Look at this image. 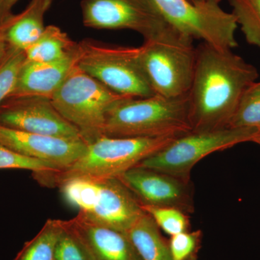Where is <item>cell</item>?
<instances>
[{
    "label": "cell",
    "instance_id": "ac0fdd59",
    "mask_svg": "<svg viewBox=\"0 0 260 260\" xmlns=\"http://www.w3.org/2000/svg\"><path fill=\"white\" fill-rule=\"evenodd\" d=\"M75 42L55 25L45 27L42 35L25 52L27 60L49 62L63 59L78 49Z\"/></svg>",
    "mask_w": 260,
    "mask_h": 260
},
{
    "label": "cell",
    "instance_id": "277c9868",
    "mask_svg": "<svg viewBox=\"0 0 260 260\" xmlns=\"http://www.w3.org/2000/svg\"><path fill=\"white\" fill-rule=\"evenodd\" d=\"M139 47L142 68L155 95L175 99L189 94L196 64L194 39L168 25Z\"/></svg>",
    "mask_w": 260,
    "mask_h": 260
},
{
    "label": "cell",
    "instance_id": "ba28073f",
    "mask_svg": "<svg viewBox=\"0 0 260 260\" xmlns=\"http://www.w3.org/2000/svg\"><path fill=\"white\" fill-rule=\"evenodd\" d=\"M165 21L191 39L223 49L238 43L235 15L220 6V0H151Z\"/></svg>",
    "mask_w": 260,
    "mask_h": 260
},
{
    "label": "cell",
    "instance_id": "4316f807",
    "mask_svg": "<svg viewBox=\"0 0 260 260\" xmlns=\"http://www.w3.org/2000/svg\"><path fill=\"white\" fill-rule=\"evenodd\" d=\"M19 0H0V24L13 15L12 10Z\"/></svg>",
    "mask_w": 260,
    "mask_h": 260
},
{
    "label": "cell",
    "instance_id": "9a60e30c",
    "mask_svg": "<svg viewBox=\"0 0 260 260\" xmlns=\"http://www.w3.org/2000/svg\"><path fill=\"white\" fill-rule=\"evenodd\" d=\"M79 44L75 52L54 61L25 60L19 73L14 90L10 97L42 96L51 99L65 78L77 64Z\"/></svg>",
    "mask_w": 260,
    "mask_h": 260
},
{
    "label": "cell",
    "instance_id": "f546056e",
    "mask_svg": "<svg viewBox=\"0 0 260 260\" xmlns=\"http://www.w3.org/2000/svg\"><path fill=\"white\" fill-rule=\"evenodd\" d=\"M191 1H192V2L200 1V0H191Z\"/></svg>",
    "mask_w": 260,
    "mask_h": 260
},
{
    "label": "cell",
    "instance_id": "4fadbf2b",
    "mask_svg": "<svg viewBox=\"0 0 260 260\" xmlns=\"http://www.w3.org/2000/svg\"><path fill=\"white\" fill-rule=\"evenodd\" d=\"M62 224L90 260H142L125 234L94 223L80 212Z\"/></svg>",
    "mask_w": 260,
    "mask_h": 260
},
{
    "label": "cell",
    "instance_id": "3957f363",
    "mask_svg": "<svg viewBox=\"0 0 260 260\" xmlns=\"http://www.w3.org/2000/svg\"><path fill=\"white\" fill-rule=\"evenodd\" d=\"M177 138L101 137L87 144L85 153L64 170L37 179L39 184L59 187L74 178L95 180L117 178L157 153Z\"/></svg>",
    "mask_w": 260,
    "mask_h": 260
},
{
    "label": "cell",
    "instance_id": "52a82bcc",
    "mask_svg": "<svg viewBox=\"0 0 260 260\" xmlns=\"http://www.w3.org/2000/svg\"><path fill=\"white\" fill-rule=\"evenodd\" d=\"M258 128L227 127L212 132H191L178 137L137 167L153 169L191 181L193 167L210 154L246 142H254Z\"/></svg>",
    "mask_w": 260,
    "mask_h": 260
},
{
    "label": "cell",
    "instance_id": "6da1fadb",
    "mask_svg": "<svg viewBox=\"0 0 260 260\" xmlns=\"http://www.w3.org/2000/svg\"><path fill=\"white\" fill-rule=\"evenodd\" d=\"M258 77L255 67L232 49L200 44L189 93L192 132L229 127L241 98Z\"/></svg>",
    "mask_w": 260,
    "mask_h": 260
},
{
    "label": "cell",
    "instance_id": "7a4b0ae2",
    "mask_svg": "<svg viewBox=\"0 0 260 260\" xmlns=\"http://www.w3.org/2000/svg\"><path fill=\"white\" fill-rule=\"evenodd\" d=\"M191 132L189 94L121 98L108 111L104 127L110 138H178Z\"/></svg>",
    "mask_w": 260,
    "mask_h": 260
},
{
    "label": "cell",
    "instance_id": "e0dca14e",
    "mask_svg": "<svg viewBox=\"0 0 260 260\" xmlns=\"http://www.w3.org/2000/svg\"><path fill=\"white\" fill-rule=\"evenodd\" d=\"M160 230L155 220L145 212L126 233L142 260H173L169 242Z\"/></svg>",
    "mask_w": 260,
    "mask_h": 260
},
{
    "label": "cell",
    "instance_id": "f1b7e54d",
    "mask_svg": "<svg viewBox=\"0 0 260 260\" xmlns=\"http://www.w3.org/2000/svg\"><path fill=\"white\" fill-rule=\"evenodd\" d=\"M254 143H256V144L260 145V134L258 135L255 138V140H254Z\"/></svg>",
    "mask_w": 260,
    "mask_h": 260
},
{
    "label": "cell",
    "instance_id": "5bb4252c",
    "mask_svg": "<svg viewBox=\"0 0 260 260\" xmlns=\"http://www.w3.org/2000/svg\"><path fill=\"white\" fill-rule=\"evenodd\" d=\"M100 181L95 203L86 213H81L94 223L126 234L144 214L134 194L116 178Z\"/></svg>",
    "mask_w": 260,
    "mask_h": 260
},
{
    "label": "cell",
    "instance_id": "44dd1931",
    "mask_svg": "<svg viewBox=\"0 0 260 260\" xmlns=\"http://www.w3.org/2000/svg\"><path fill=\"white\" fill-rule=\"evenodd\" d=\"M229 127L260 129V82L251 84L243 94Z\"/></svg>",
    "mask_w": 260,
    "mask_h": 260
},
{
    "label": "cell",
    "instance_id": "7402d4cb",
    "mask_svg": "<svg viewBox=\"0 0 260 260\" xmlns=\"http://www.w3.org/2000/svg\"><path fill=\"white\" fill-rule=\"evenodd\" d=\"M142 208L155 220L159 229L171 237L190 231L189 214L180 210L151 206H142Z\"/></svg>",
    "mask_w": 260,
    "mask_h": 260
},
{
    "label": "cell",
    "instance_id": "484cf974",
    "mask_svg": "<svg viewBox=\"0 0 260 260\" xmlns=\"http://www.w3.org/2000/svg\"><path fill=\"white\" fill-rule=\"evenodd\" d=\"M54 260H90L80 243L63 224L62 232L56 246Z\"/></svg>",
    "mask_w": 260,
    "mask_h": 260
},
{
    "label": "cell",
    "instance_id": "7c38bea8",
    "mask_svg": "<svg viewBox=\"0 0 260 260\" xmlns=\"http://www.w3.org/2000/svg\"><path fill=\"white\" fill-rule=\"evenodd\" d=\"M0 144L25 156L53 164L59 171L76 161L87 148L82 139H65L3 126H0Z\"/></svg>",
    "mask_w": 260,
    "mask_h": 260
},
{
    "label": "cell",
    "instance_id": "cb8c5ba5",
    "mask_svg": "<svg viewBox=\"0 0 260 260\" xmlns=\"http://www.w3.org/2000/svg\"><path fill=\"white\" fill-rule=\"evenodd\" d=\"M25 60L24 51L10 47L8 55L0 65V104L14 90L19 73Z\"/></svg>",
    "mask_w": 260,
    "mask_h": 260
},
{
    "label": "cell",
    "instance_id": "ffe728a7",
    "mask_svg": "<svg viewBox=\"0 0 260 260\" xmlns=\"http://www.w3.org/2000/svg\"><path fill=\"white\" fill-rule=\"evenodd\" d=\"M248 44L260 49V0H229Z\"/></svg>",
    "mask_w": 260,
    "mask_h": 260
},
{
    "label": "cell",
    "instance_id": "9c48e42d",
    "mask_svg": "<svg viewBox=\"0 0 260 260\" xmlns=\"http://www.w3.org/2000/svg\"><path fill=\"white\" fill-rule=\"evenodd\" d=\"M84 25L95 29H128L145 39L169 24L151 0H82Z\"/></svg>",
    "mask_w": 260,
    "mask_h": 260
},
{
    "label": "cell",
    "instance_id": "2e32d148",
    "mask_svg": "<svg viewBox=\"0 0 260 260\" xmlns=\"http://www.w3.org/2000/svg\"><path fill=\"white\" fill-rule=\"evenodd\" d=\"M53 0H31L18 15H10L0 24V35L10 47L25 51L42 35L45 28L44 15Z\"/></svg>",
    "mask_w": 260,
    "mask_h": 260
},
{
    "label": "cell",
    "instance_id": "30bf717a",
    "mask_svg": "<svg viewBox=\"0 0 260 260\" xmlns=\"http://www.w3.org/2000/svg\"><path fill=\"white\" fill-rule=\"evenodd\" d=\"M0 126L65 139L83 140L80 132L42 96H15L0 104Z\"/></svg>",
    "mask_w": 260,
    "mask_h": 260
},
{
    "label": "cell",
    "instance_id": "83f0119b",
    "mask_svg": "<svg viewBox=\"0 0 260 260\" xmlns=\"http://www.w3.org/2000/svg\"><path fill=\"white\" fill-rule=\"evenodd\" d=\"M10 49V47L8 43L5 42L3 37L0 35V65L2 64V63L3 62L7 55H8Z\"/></svg>",
    "mask_w": 260,
    "mask_h": 260
},
{
    "label": "cell",
    "instance_id": "d6986e66",
    "mask_svg": "<svg viewBox=\"0 0 260 260\" xmlns=\"http://www.w3.org/2000/svg\"><path fill=\"white\" fill-rule=\"evenodd\" d=\"M61 232L62 220L49 219L37 235L25 242L13 260H54Z\"/></svg>",
    "mask_w": 260,
    "mask_h": 260
},
{
    "label": "cell",
    "instance_id": "5b68a950",
    "mask_svg": "<svg viewBox=\"0 0 260 260\" xmlns=\"http://www.w3.org/2000/svg\"><path fill=\"white\" fill-rule=\"evenodd\" d=\"M123 97L76 64L51 99L56 110L88 144L104 136L108 111Z\"/></svg>",
    "mask_w": 260,
    "mask_h": 260
},
{
    "label": "cell",
    "instance_id": "d4e9b609",
    "mask_svg": "<svg viewBox=\"0 0 260 260\" xmlns=\"http://www.w3.org/2000/svg\"><path fill=\"white\" fill-rule=\"evenodd\" d=\"M203 236L202 231L198 230L171 237L169 242L173 260H198Z\"/></svg>",
    "mask_w": 260,
    "mask_h": 260
},
{
    "label": "cell",
    "instance_id": "603a6c76",
    "mask_svg": "<svg viewBox=\"0 0 260 260\" xmlns=\"http://www.w3.org/2000/svg\"><path fill=\"white\" fill-rule=\"evenodd\" d=\"M0 169H23L32 172L34 179L59 172L49 162L29 158L0 144Z\"/></svg>",
    "mask_w": 260,
    "mask_h": 260
},
{
    "label": "cell",
    "instance_id": "8992f818",
    "mask_svg": "<svg viewBox=\"0 0 260 260\" xmlns=\"http://www.w3.org/2000/svg\"><path fill=\"white\" fill-rule=\"evenodd\" d=\"M80 69L125 97L155 95L142 68L140 47L113 45L94 39L78 42Z\"/></svg>",
    "mask_w": 260,
    "mask_h": 260
},
{
    "label": "cell",
    "instance_id": "8fae6325",
    "mask_svg": "<svg viewBox=\"0 0 260 260\" xmlns=\"http://www.w3.org/2000/svg\"><path fill=\"white\" fill-rule=\"evenodd\" d=\"M129 189L141 206L177 208L194 213L191 181L147 168L135 167L116 178Z\"/></svg>",
    "mask_w": 260,
    "mask_h": 260
}]
</instances>
